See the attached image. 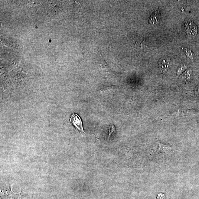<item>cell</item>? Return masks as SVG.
<instances>
[{"label":"cell","instance_id":"ba28073f","mask_svg":"<svg viewBox=\"0 0 199 199\" xmlns=\"http://www.w3.org/2000/svg\"><path fill=\"white\" fill-rule=\"evenodd\" d=\"M185 51V53L186 54L189 58L191 59H193L194 58V54L190 50L187 49H184Z\"/></svg>","mask_w":199,"mask_h":199},{"label":"cell","instance_id":"8fae6325","mask_svg":"<svg viewBox=\"0 0 199 199\" xmlns=\"http://www.w3.org/2000/svg\"></svg>","mask_w":199,"mask_h":199},{"label":"cell","instance_id":"6da1fadb","mask_svg":"<svg viewBox=\"0 0 199 199\" xmlns=\"http://www.w3.org/2000/svg\"><path fill=\"white\" fill-rule=\"evenodd\" d=\"M174 149L173 147L162 144L158 141L153 152L156 155H162L168 156L173 152Z\"/></svg>","mask_w":199,"mask_h":199},{"label":"cell","instance_id":"5b68a950","mask_svg":"<svg viewBox=\"0 0 199 199\" xmlns=\"http://www.w3.org/2000/svg\"><path fill=\"white\" fill-rule=\"evenodd\" d=\"M160 18V13L159 11L157 10L153 12L149 18V22L150 24L153 25L158 24L159 22Z\"/></svg>","mask_w":199,"mask_h":199},{"label":"cell","instance_id":"7a4b0ae2","mask_svg":"<svg viewBox=\"0 0 199 199\" xmlns=\"http://www.w3.org/2000/svg\"><path fill=\"white\" fill-rule=\"evenodd\" d=\"M70 121L72 125L79 132L85 133L83 126L82 119L78 115L75 113L72 114L70 119Z\"/></svg>","mask_w":199,"mask_h":199},{"label":"cell","instance_id":"277c9868","mask_svg":"<svg viewBox=\"0 0 199 199\" xmlns=\"http://www.w3.org/2000/svg\"><path fill=\"white\" fill-rule=\"evenodd\" d=\"M171 61L168 58H161L158 61V68L161 73H165L168 71L171 67Z\"/></svg>","mask_w":199,"mask_h":199},{"label":"cell","instance_id":"30bf717a","mask_svg":"<svg viewBox=\"0 0 199 199\" xmlns=\"http://www.w3.org/2000/svg\"><path fill=\"white\" fill-rule=\"evenodd\" d=\"M157 199H165V195L162 194H158Z\"/></svg>","mask_w":199,"mask_h":199},{"label":"cell","instance_id":"8992f818","mask_svg":"<svg viewBox=\"0 0 199 199\" xmlns=\"http://www.w3.org/2000/svg\"><path fill=\"white\" fill-rule=\"evenodd\" d=\"M192 75V71L191 70H187L180 77V78L182 80L186 81L191 78Z\"/></svg>","mask_w":199,"mask_h":199},{"label":"cell","instance_id":"52a82bcc","mask_svg":"<svg viewBox=\"0 0 199 199\" xmlns=\"http://www.w3.org/2000/svg\"><path fill=\"white\" fill-rule=\"evenodd\" d=\"M116 129L115 126L113 124H111L110 126H109V136L108 138L109 139L110 138L111 134H112V133L115 132Z\"/></svg>","mask_w":199,"mask_h":199},{"label":"cell","instance_id":"3957f363","mask_svg":"<svg viewBox=\"0 0 199 199\" xmlns=\"http://www.w3.org/2000/svg\"><path fill=\"white\" fill-rule=\"evenodd\" d=\"M184 23L185 31L188 36L190 37L196 36L198 30L196 25L191 21H186Z\"/></svg>","mask_w":199,"mask_h":199},{"label":"cell","instance_id":"9c48e42d","mask_svg":"<svg viewBox=\"0 0 199 199\" xmlns=\"http://www.w3.org/2000/svg\"><path fill=\"white\" fill-rule=\"evenodd\" d=\"M187 68V67L185 66H182L179 67V68L178 69V74L179 75L182 72H183Z\"/></svg>","mask_w":199,"mask_h":199}]
</instances>
